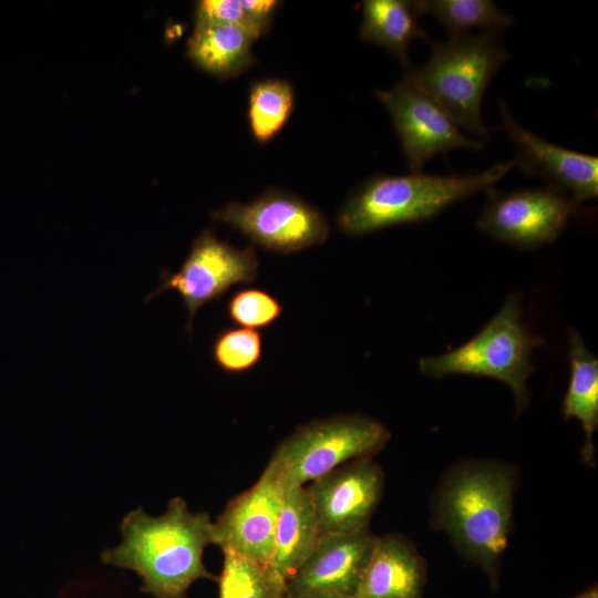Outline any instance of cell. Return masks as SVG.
I'll use <instances>...</instances> for the list:
<instances>
[{"label": "cell", "instance_id": "cell-2", "mask_svg": "<svg viewBox=\"0 0 598 598\" xmlns=\"http://www.w3.org/2000/svg\"><path fill=\"white\" fill-rule=\"evenodd\" d=\"M514 468L497 462L461 463L441 478L432 501V524L443 530L493 586L512 528Z\"/></svg>", "mask_w": 598, "mask_h": 598}, {"label": "cell", "instance_id": "cell-28", "mask_svg": "<svg viewBox=\"0 0 598 598\" xmlns=\"http://www.w3.org/2000/svg\"><path fill=\"white\" fill-rule=\"evenodd\" d=\"M286 598H290L287 597ZM296 598H355V597H349V596H340V595H308V596H301Z\"/></svg>", "mask_w": 598, "mask_h": 598}, {"label": "cell", "instance_id": "cell-20", "mask_svg": "<svg viewBox=\"0 0 598 598\" xmlns=\"http://www.w3.org/2000/svg\"><path fill=\"white\" fill-rule=\"evenodd\" d=\"M414 7L419 16L434 17L451 35L475 27L499 31L514 24V18L489 0H417Z\"/></svg>", "mask_w": 598, "mask_h": 598}, {"label": "cell", "instance_id": "cell-15", "mask_svg": "<svg viewBox=\"0 0 598 598\" xmlns=\"http://www.w3.org/2000/svg\"><path fill=\"white\" fill-rule=\"evenodd\" d=\"M426 566L401 535L377 537L355 598H422Z\"/></svg>", "mask_w": 598, "mask_h": 598}, {"label": "cell", "instance_id": "cell-4", "mask_svg": "<svg viewBox=\"0 0 598 598\" xmlns=\"http://www.w3.org/2000/svg\"><path fill=\"white\" fill-rule=\"evenodd\" d=\"M509 54L499 31L453 34L432 42L427 61L406 75L435 100L458 127L482 138L489 132L481 116L482 99Z\"/></svg>", "mask_w": 598, "mask_h": 598}, {"label": "cell", "instance_id": "cell-6", "mask_svg": "<svg viewBox=\"0 0 598 598\" xmlns=\"http://www.w3.org/2000/svg\"><path fill=\"white\" fill-rule=\"evenodd\" d=\"M391 437L381 422L338 414L298 425L276 448L287 485L303 486L348 462L372 457Z\"/></svg>", "mask_w": 598, "mask_h": 598}, {"label": "cell", "instance_id": "cell-18", "mask_svg": "<svg viewBox=\"0 0 598 598\" xmlns=\"http://www.w3.org/2000/svg\"><path fill=\"white\" fill-rule=\"evenodd\" d=\"M568 358L570 378L563 413L580 422L585 433L581 456L584 462L590 463L595 454L592 436L598 426V359L576 330L569 333Z\"/></svg>", "mask_w": 598, "mask_h": 598}, {"label": "cell", "instance_id": "cell-19", "mask_svg": "<svg viewBox=\"0 0 598 598\" xmlns=\"http://www.w3.org/2000/svg\"><path fill=\"white\" fill-rule=\"evenodd\" d=\"M419 17L414 1L365 0L362 2L360 37L384 48L409 66L410 43L414 39L429 40L419 24Z\"/></svg>", "mask_w": 598, "mask_h": 598}, {"label": "cell", "instance_id": "cell-1", "mask_svg": "<svg viewBox=\"0 0 598 598\" xmlns=\"http://www.w3.org/2000/svg\"><path fill=\"white\" fill-rule=\"evenodd\" d=\"M121 533L122 543L104 550L102 560L135 571L142 590L153 598H188L196 580H217L203 563L205 548L213 544V522L205 512H190L182 497L172 498L157 517L142 507L131 511Z\"/></svg>", "mask_w": 598, "mask_h": 598}, {"label": "cell", "instance_id": "cell-26", "mask_svg": "<svg viewBox=\"0 0 598 598\" xmlns=\"http://www.w3.org/2000/svg\"><path fill=\"white\" fill-rule=\"evenodd\" d=\"M240 3L250 23L262 34L269 30L280 6L276 0H240Z\"/></svg>", "mask_w": 598, "mask_h": 598}, {"label": "cell", "instance_id": "cell-10", "mask_svg": "<svg viewBox=\"0 0 598 598\" xmlns=\"http://www.w3.org/2000/svg\"><path fill=\"white\" fill-rule=\"evenodd\" d=\"M375 94L389 111L412 172H420L427 161L450 150L483 147V142L462 134L445 110L406 74Z\"/></svg>", "mask_w": 598, "mask_h": 598}, {"label": "cell", "instance_id": "cell-17", "mask_svg": "<svg viewBox=\"0 0 598 598\" xmlns=\"http://www.w3.org/2000/svg\"><path fill=\"white\" fill-rule=\"evenodd\" d=\"M259 37L255 30L241 25L195 27L188 41L187 55L213 75L233 78L255 63L251 47Z\"/></svg>", "mask_w": 598, "mask_h": 598}, {"label": "cell", "instance_id": "cell-14", "mask_svg": "<svg viewBox=\"0 0 598 598\" xmlns=\"http://www.w3.org/2000/svg\"><path fill=\"white\" fill-rule=\"evenodd\" d=\"M377 536L370 527L351 534H324L286 582L287 597H355Z\"/></svg>", "mask_w": 598, "mask_h": 598}, {"label": "cell", "instance_id": "cell-23", "mask_svg": "<svg viewBox=\"0 0 598 598\" xmlns=\"http://www.w3.org/2000/svg\"><path fill=\"white\" fill-rule=\"evenodd\" d=\"M262 355V338L257 330L227 328L216 334L212 344L215 364L227 373L251 370Z\"/></svg>", "mask_w": 598, "mask_h": 598}, {"label": "cell", "instance_id": "cell-8", "mask_svg": "<svg viewBox=\"0 0 598 598\" xmlns=\"http://www.w3.org/2000/svg\"><path fill=\"white\" fill-rule=\"evenodd\" d=\"M258 266L254 247L236 248L207 229L193 241L178 270L161 272V285L145 301L166 290L177 292L187 310L186 332L192 334L196 312L231 286L252 282L258 276Z\"/></svg>", "mask_w": 598, "mask_h": 598}, {"label": "cell", "instance_id": "cell-24", "mask_svg": "<svg viewBox=\"0 0 598 598\" xmlns=\"http://www.w3.org/2000/svg\"><path fill=\"white\" fill-rule=\"evenodd\" d=\"M226 310L231 322L256 330L270 327L282 315L283 307L269 292L249 288L235 291Z\"/></svg>", "mask_w": 598, "mask_h": 598}, {"label": "cell", "instance_id": "cell-12", "mask_svg": "<svg viewBox=\"0 0 598 598\" xmlns=\"http://www.w3.org/2000/svg\"><path fill=\"white\" fill-rule=\"evenodd\" d=\"M320 535L351 534L369 527L383 494L382 468L371 457L338 466L307 486Z\"/></svg>", "mask_w": 598, "mask_h": 598}, {"label": "cell", "instance_id": "cell-11", "mask_svg": "<svg viewBox=\"0 0 598 598\" xmlns=\"http://www.w3.org/2000/svg\"><path fill=\"white\" fill-rule=\"evenodd\" d=\"M477 227L491 237L520 248L553 243L578 209L571 198L550 189L488 190Z\"/></svg>", "mask_w": 598, "mask_h": 598}, {"label": "cell", "instance_id": "cell-3", "mask_svg": "<svg viewBox=\"0 0 598 598\" xmlns=\"http://www.w3.org/2000/svg\"><path fill=\"white\" fill-rule=\"evenodd\" d=\"M514 161L498 163L471 175L377 174L344 200L338 213L339 229L350 236L373 233L399 224L427 220L448 206L488 190Z\"/></svg>", "mask_w": 598, "mask_h": 598}, {"label": "cell", "instance_id": "cell-16", "mask_svg": "<svg viewBox=\"0 0 598 598\" xmlns=\"http://www.w3.org/2000/svg\"><path fill=\"white\" fill-rule=\"evenodd\" d=\"M320 536L307 485H287L269 567L287 582L315 549Z\"/></svg>", "mask_w": 598, "mask_h": 598}, {"label": "cell", "instance_id": "cell-13", "mask_svg": "<svg viewBox=\"0 0 598 598\" xmlns=\"http://www.w3.org/2000/svg\"><path fill=\"white\" fill-rule=\"evenodd\" d=\"M504 127L515 145V166L546 182L547 188L577 204L598 195V157L549 143L523 127L499 102Z\"/></svg>", "mask_w": 598, "mask_h": 598}, {"label": "cell", "instance_id": "cell-9", "mask_svg": "<svg viewBox=\"0 0 598 598\" xmlns=\"http://www.w3.org/2000/svg\"><path fill=\"white\" fill-rule=\"evenodd\" d=\"M286 488L282 467L271 456L258 481L234 497L213 522V544L269 566Z\"/></svg>", "mask_w": 598, "mask_h": 598}, {"label": "cell", "instance_id": "cell-21", "mask_svg": "<svg viewBox=\"0 0 598 598\" xmlns=\"http://www.w3.org/2000/svg\"><path fill=\"white\" fill-rule=\"evenodd\" d=\"M292 85L281 79L260 80L250 86L248 123L259 143L274 138L287 123L293 107Z\"/></svg>", "mask_w": 598, "mask_h": 598}, {"label": "cell", "instance_id": "cell-25", "mask_svg": "<svg viewBox=\"0 0 598 598\" xmlns=\"http://www.w3.org/2000/svg\"><path fill=\"white\" fill-rule=\"evenodd\" d=\"M195 27L203 25H241L262 33L248 20L240 0H203L195 10Z\"/></svg>", "mask_w": 598, "mask_h": 598}, {"label": "cell", "instance_id": "cell-27", "mask_svg": "<svg viewBox=\"0 0 598 598\" xmlns=\"http://www.w3.org/2000/svg\"><path fill=\"white\" fill-rule=\"evenodd\" d=\"M576 598H598L597 586H592L591 588H589L588 590H586L585 592H582Z\"/></svg>", "mask_w": 598, "mask_h": 598}, {"label": "cell", "instance_id": "cell-22", "mask_svg": "<svg viewBox=\"0 0 598 598\" xmlns=\"http://www.w3.org/2000/svg\"><path fill=\"white\" fill-rule=\"evenodd\" d=\"M218 598H286V582L266 565L225 550Z\"/></svg>", "mask_w": 598, "mask_h": 598}, {"label": "cell", "instance_id": "cell-5", "mask_svg": "<svg viewBox=\"0 0 598 598\" xmlns=\"http://www.w3.org/2000/svg\"><path fill=\"white\" fill-rule=\"evenodd\" d=\"M539 343L523 320L519 298L512 293L476 336L446 353L421 358L419 369L432 378L470 374L499 380L513 391L519 413L528 403L526 382Z\"/></svg>", "mask_w": 598, "mask_h": 598}, {"label": "cell", "instance_id": "cell-7", "mask_svg": "<svg viewBox=\"0 0 598 598\" xmlns=\"http://www.w3.org/2000/svg\"><path fill=\"white\" fill-rule=\"evenodd\" d=\"M213 217L279 254L321 245L329 235V224L319 208L280 189L267 190L246 204L233 202L215 210Z\"/></svg>", "mask_w": 598, "mask_h": 598}]
</instances>
